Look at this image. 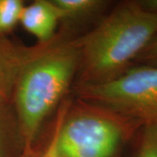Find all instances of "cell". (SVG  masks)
<instances>
[{
  "label": "cell",
  "instance_id": "1",
  "mask_svg": "<svg viewBox=\"0 0 157 157\" xmlns=\"http://www.w3.org/2000/svg\"><path fill=\"white\" fill-rule=\"evenodd\" d=\"M156 35V12L140 1L119 4L92 32L77 39L76 86L101 84L119 77L135 65Z\"/></svg>",
  "mask_w": 157,
  "mask_h": 157
},
{
  "label": "cell",
  "instance_id": "2",
  "mask_svg": "<svg viewBox=\"0 0 157 157\" xmlns=\"http://www.w3.org/2000/svg\"><path fill=\"white\" fill-rule=\"evenodd\" d=\"M78 63L77 39L70 38L65 30L23 70L12 100L23 138L20 157H33L39 130L51 113L65 100L77 76Z\"/></svg>",
  "mask_w": 157,
  "mask_h": 157
},
{
  "label": "cell",
  "instance_id": "3",
  "mask_svg": "<svg viewBox=\"0 0 157 157\" xmlns=\"http://www.w3.org/2000/svg\"><path fill=\"white\" fill-rule=\"evenodd\" d=\"M78 101L71 103L59 128V157H118L141 128L107 108Z\"/></svg>",
  "mask_w": 157,
  "mask_h": 157
},
{
  "label": "cell",
  "instance_id": "4",
  "mask_svg": "<svg viewBox=\"0 0 157 157\" xmlns=\"http://www.w3.org/2000/svg\"><path fill=\"white\" fill-rule=\"evenodd\" d=\"M76 94L141 128L157 123V66L135 64L108 82L76 86Z\"/></svg>",
  "mask_w": 157,
  "mask_h": 157
},
{
  "label": "cell",
  "instance_id": "5",
  "mask_svg": "<svg viewBox=\"0 0 157 157\" xmlns=\"http://www.w3.org/2000/svg\"><path fill=\"white\" fill-rule=\"evenodd\" d=\"M58 34V33H57ZM38 45L27 46L0 36V104L12 103L17 81L26 65L56 39Z\"/></svg>",
  "mask_w": 157,
  "mask_h": 157
},
{
  "label": "cell",
  "instance_id": "6",
  "mask_svg": "<svg viewBox=\"0 0 157 157\" xmlns=\"http://www.w3.org/2000/svg\"><path fill=\"white\" fill-rule=\"evenodd\" d=\"M60 21V14L52 0H36L25 6L19 23L39 43L45 44L56 36Z\"/></svg>",
  "mask_w": 157,
  "mask_h": 157
},
{
  "label": "cell",
  "instance_id": "7",
  "mask_svg": "<svg viewBox=\"0 0 157 157\" xmlns=\"http://www.w3.org/2000/svg\"><path fill=\"white\" fill-rule=\"evenodd\" d=\"M23 138L12 103L0 104V157H20Z\"/></svg>",
  "mask_w": 157,
  "mask_h": 157
},
{
  "label": "cell",
  "instance_id": "8",
  "mask_svg": "<svg viewBox=\"0 0 157 157\" xmlns=\"http://www.w3.org/2000/svg\"><path fill=\"white\" fill-rule=\"evenodd\" d=\"M61 21H78L94 15L107 5L101 0H52Z\"/></svg>",
  "mask_w": 157,
  "mask_h": 157
},
{
  "label": "cell",
  "instance_id": "9",
  "mask_svg": "<svg viewBox=\"0 0 157 157\" xmlns=\"http://www.w3.org/2000/svg\"><path fill=\"white\" fill-rule=\"evenodd\" d=\"M24 7L22 0H0V36L10 33L19 23Z\"/></svg>",
  "mask_w": 157,
  "mask_h": 157
},
{
  "label": "cell",
  "instance_id": "10",
  "mask_svg": "<svg viewBox=\"0 0 157 157\" xmlns=\"http://www.w3.org/2000/svg\"><path fill=\"white\" fill-rule=\"evenodd\" d=\"M142 132L135 157H157V123L141 128Z\"/></svg>",
  "mask_w": 157,
  "mask_h": 157
},
{
  "label": "cell",
  "instance_id": "11",
  "mask_svg": "<svg viewBox=\"0 0 157 157\" xmlns=\"http://www.w3.org/2000/svg\"><path fill=\"white\" fill-rule=\"evenodd\" d=\"M71 103L72 102L68 99H65L58 107L59 109H58V113L55 118L52 133L47 145L45 147V150L39 157H59V152H58V135H59V132L62 122L64 121V118L67 113L68 108L70 107Z\"/></svg>",
  "mask_w": 157,
  "mask_h": 157
},
{
  "label": "cell",
  "instance_id": "12",
  "mask_svg": "<svg viewBox=\"0 0 157 157\" xmlns=\"http://www.w3.org/2000/svg\"><path fill=\"white\" fill-rule=\"evenodd\" d=\"M135 64L157 66V35L137 57Z\"/></svg>",
  "mask_w": 157,
  "mask_h": 157
},
{
  "label": "cell",
  "instance_id": "13",
  "mask_svg": "<svg viewBox=\"0 0 157 157\" xmlns=\"http://www.w3.org/2000/svg\"><path fill=\"white\" fill-rule=\"evenodd\" d=\"M140 3L147 10L157 13V0H142L140 1Z\"/></svg>",
  "mask_w": 157,
  "mask_h": 157
}]
</instances>
